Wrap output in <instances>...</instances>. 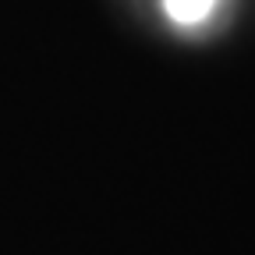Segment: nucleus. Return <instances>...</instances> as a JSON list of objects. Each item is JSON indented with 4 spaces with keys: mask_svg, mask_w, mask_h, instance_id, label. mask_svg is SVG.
<instances>
[{
    "mask_svg": "<svg viewBox=\"0 0 255 255\" xmlns=\"http://www.w3.org/2000/svg\"><path fill=\"white\" fill-rule=\"evenodd\" d=\"M167 4V14L177 21V25H199L209 18L216 0H163Z\"/></svg>",
    "mask_w": 255,
    "mask_h": 255,
    "instance_id": "nucleus-1",
    "label": "nucleus"
}]
</instances>
